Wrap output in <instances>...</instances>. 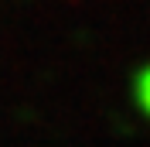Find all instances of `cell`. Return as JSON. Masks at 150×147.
Listing matches in <instances>:
<instances>
[{"label": "cell", "mask_w": 150, "mask_h": 147, "mask_svg": "<svg viewBox=\"0 0 150 147\" xmlns=\"http://www.w3.org/2000/svg\"><path fill=\"white\" fill-rule=\"evenodd\" d=\"M133 99H137V110L150 120V62L140 65L133 75Z\"/></svg>", "instance_id": "obj_1"}]
</instances>
